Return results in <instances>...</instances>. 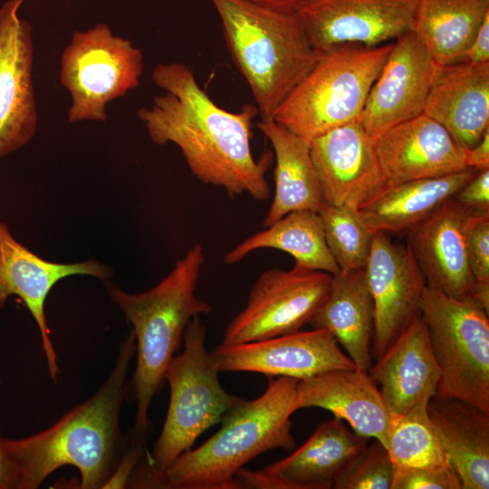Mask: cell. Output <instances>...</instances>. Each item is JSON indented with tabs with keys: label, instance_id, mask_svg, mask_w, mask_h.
<instances>
[{
	"label": "cell",
	"instance_id": "cell-7",
	"mask_svg": "<svg viewBox=\"0 0 489 489\" xmlns=\"http://www.w3.org/2000/svg\"><path fill=\"white\" fill-rule=\"evenodd\" d=\"M392 43L376 47L342 45L321 53L273 120L309 142L334 129L360 121Z\"/></svg>",
	"mask_w": 489,
	"mask_h": 489
},
{
	"label": "cell",
	"instance_id": "cell-24",
	"mask_svg": "<svg viewBox=\"0 0 489 489\" xmlns=\"http://www.w3.org/2000/svg\"><path fill=\"white\" fill-rule=\"evenodd\" d=\"M309 323L312 329L330 331L356 368L368 372L372 366L375 312L365 268L332 275Z\"/></svg>",
	"mask_w": 489,
	"mask_h": 489
},
{
	"label": "cell",
	"instance_id": "cell-32",
	"mask_svg": "<svg viewBox=\"0 0 489 489\" xmlns=\"http://www.w3.org/2000/svg\"><path fill=\"white\" fill-rule=\"evenodd\" d=\"M395 466L387 447L374 439L354 455L334 480V489H391Z\"/></svg>",
	"mask_w": 489,
	"mask_h": 489
},
{
	"label": "cell",
	"instance_id": "cell-28",
	"mask_svg": "<svg viewBox=\"0 0 489 489\" xmlns=\"http://www.w3.org/2000/svg\"><path fill=\"white\" fill-rule=\"evenodd\" d=\"M489 14V0H418L411 30L439 66L462 61Z\"/></svg>",
	"mask_w": 489,
	"mask_h": 489
},
{
	"label": "cell",
	"instance_id": "cell-12",
	"mask_svg": "<svg viewBox=\"0 0 489 489\" xmlns=\"http://www.w3.org/2000/svg\"><path fill=\"white\" fill-rule=\"evenodd\" d=\"M374 302L371 356L378 360L419 316L427 283L408 244L373 234L365 267Z\"/></svg>",
	"mask_w": 489,
	"mask_h": 489
},
{
	"label": "cell",
	"instance_id": "cell-35",
	"mask_svg": "<svg viewBox=\"0 0 489 489\" xmlns=\"http://www.w3.org/2000/svg\"><path fill=\"white\" fill-rule=\"evenodd\" d=\"M467 253L475 280L489 282V212L475 218L468 235Z\"/></svg>",
	"mask_w": 489,
	"mask_h": 489
},
{
	"label": "cell",
	"instance_id": "cell-39",
	"mask_svg": "<svg viewBox=\"0 0 489 489\" xmlns=\"http://www.w3.org/2000/svg\"><path fill=\"white\" fill-rule=\"evenodd\" d=\"M17 482L14 468L8 460L0 435V489H16Z\"/></svg>",
	"mask_w": 489,
	"mask_h": 489
},
{
	"label": "cell",
	"instance_id": "cell-38",
	"mask_svg": "<svg viewBox=\"0 0 489 489\" xmlns=\"http://www.w3.org/2000/svg\"><path fill=\"white\" fill-rule=\"evenodd\" d=\"M466 166L478 171L489 169V129L481 140L467 151Z\"/></svg>",
	"mask_w": 489,
	"mask_h": 489
},
{
	"label": "cell",
	"instance_id": "cell-17",
	"mask_svg": "<svg viewBox=\"0 0 489 489\" xmlns=\"http://www.w3.org/2000/svg\"><path fill=\"white\" fill-rule=\"evenodd\" d=\"M72 275H88L108 282L113 272L95 259L72 264L47 261L18 242L0 220V308L13 295L23 301L37 324L48 373L55 382L58 359L50 338L44 304L54 284Z\"/></svg>",
	"mask_w": 489,
	"mask_h": 489
},
{
	"label": "cell",
	"instance_id": "cell-41",
	"mask_svg": "<svg viewBox=\"0 0 489 489\" xmlns=\"http://www.w3.org/2000/svg\"><path fill=\"white\" fill-rule=\"evenodd\" d=\"M467 297L489 312V282L475 281Z\"/></svg>",
	"mask_w": 489,
	"mask_h": 489
},
{
	"label": "cell",
	"instance_id": "cell-3",
	"mask_svg": "<svg viewBox=\"0 0 489 489\" xmlns=\"http://www.w3.org/2000/svg\"><path fill=\"white\" fill-rule=\"evenodd\" d=\"M298 380L269 378L261 396L242 398L224 416L218 431L180 455L152 488L234 489L235 474L249 461L270 450L293 449L291 416Z\"/></svg>",
	"mask_w": 489,
	"mask_h": 489
},
{
	"label": "cell",
	"instance_id": "cell-2",
	"mask_svg": "<svg viewBox=\"0 0 489 489\" xmlns=\"http://www.w3.org/2000/svg\"><path fill=\"white\" fill-rule=\"evenodd\" d=\"M134 353L135 338L130 331L120 345L111 372L92 396L39 433L19 439L3 437L15 473L16 489H36L64 465L79 471L78 488H103L126 444L120 415Z\"/></svg>",
	"mask_w": 489,
	"mask_h": 489
},
{
	"label": "cell",
	"instance_id": "cell-23",
	"mask_svg": "<svg viewBox=\"0 0 489 489\" xmlns=\"http://www.w3.org/2000/svg\"><path fill=\"white\" fill-rule=\"evenodd\" d=\"M376 360L368 373L391 415L405 414L417 402L436 395L440 371L422 316Z\"/></svg>",
	"mask_w": 489,
	"mask_h": 489
},
{
	"label": "cell",
	"instance_id": "cell-26",
	"mask_svg": "<svg viewBox=\"0 0 489 489\" xmlns=\"http://www.w3.org/2000/svg\"><path fill=\"white\" fill-rule=\"evenodd\" d=\"M478 170L466 168L442 177L387 185L357 213L372 234L407 232L453 197Z\"/></svg>",
	"mask_w": 489,
	"mask_h": 489
},
{
	"label": "cell",
	"instance_id": "cell-10",
	"mask_svg": "<svg viewBox=\"0 0 489 489\" xmlns=\"http://www.w3.org/2000/svg\"><path fill=\"white\" fill-rule=\"evenodd\" d=\"M331 274L295 265L264 272L245 307L227 325L222 344L265 340L300 331L323 301Z\"/></svg>",
	"mask_w": 489,
	"mask_h": 489
},
{
	"label": "cell",
	"instance_id": "cell-37",
	"mask_svg": "<svg viewBox=\"0 0 489 489\" xmlns=\"http://www.w3.org/2000/svg\"><path fill=\"white\" fill-rule=\"evenodd\" d=\"M461 62H489V14L484 17Z\"/></svg>",
	"mask_w": 489,
	"mask_h": 489
},
{
	"label": "cell",
	"instance_id": "cell-9",
	"mask_svg": "<svg viewBox=\"0 0 489 489\" xmlns=\"http://www.w3.org/2000/svg\"><path fill=\"white\" fill-rule=\"evenodd\" d=\"M142 72L141 50L115 35L109 24L74 31L59 72L60 83L72 98L68 122H106L108 103L136 89Z\"/></svg>",
	"mask_w": 489,
	"mask_h": 489
},
{
	"label": "cell",
	"instance_id": "cell-30",
	"mask_svg": "<svg viewBox=\"0 0 489 489\" xmlns=\"http://www.w3.org/2000/svg\"><path fill=\"white\" fill-rule=\"evenodd\" d=\"M422 399L402 415H391L387 449L395 467L449 465Z\"/></svg>",
	"mask_w": 489,
	"mask_h": 489
},
{
	"label": "cell",
	"instance_id": "cell-4",
	"mask_svg": "<svg viewBox=\"0 0 489 489\" xmlns=\"http://www.w3.org/2000/svg\"><path fill=\"white\" fill-rule=\"evenodd\" d=\"M204 259L203 246L195 244L156 286L139 293L105 282L110 299L131 324L135 338L137 360L130 383L137 402L134 427H151V401L165 380L188 322L212 312L210 304L196 294Z\"/></svg>",
	"mask_w": 489,
	"mask_h": 489
},
{
	"label": "cell",
	"instance_id": "cell-13",
	"mask_svg": "<svg viewBox=\"0 0 489 489\" xmlns=\"http://www.w3.org/2000/svg\"><path fill=\"white\" fill-rule=\"evenodd\" d=\"M440 67L412 30L397 38L360 117L366 132L375 139L390 128L424 113Z\"/></svg>",
	"mask_w": 489,
	"mask_h": 489
},
{
	"label": "cell",
	"instance_id": "cell-16",
	"mask_svg": "<svg viewBox=\"0 0 489 489\" xmlns=\"http://www.w3.org/2000/svg\"><path fill=\"white\" fill-rule=\"evenodd\" d=\"M310 150L328 205L358 211L387 186L375 140L360 121L312 139Z\"/></svg>",
	"mask_w": 489,
	"mask_h": 489
},
{
	"label": "cell",
	"instance_id": "cell-29",
	"mask_svg": "<svg viewBox=\"0 0 489 489\" xmlns=\"http://www.w3.org/2000/svg\"><path fill=\"white\" fill-rule=\"evenodd\" d=\"M273 248L292 256L295 265L331 275L340 268L331 254L319 212L299 210L288 213L264 230L250 235L224 256L233 264L258 249Z\"/></svg>",
	"mask_w": 489,
	"mask_h": 489
},
{
	"label": "cell",
	"instance_id": "cell-11",
	"mask_svg": "<svg viewBox=\"0 0 489 489\" xmlns=\"http://www.w3.org/2000/svg\"><path fill=\"white\" fill-rule=\"evenodd\" d=\"M418 0H311L296 13L321 54L342 45L376 47L411 30Z\"/></svg>",
	"mask_w": 489,
	"mask_h": 489
},
{
	"label": "cell",
	"instance_id": "cell-15",
	"mask_svg": "<svg viewBox=\"0 0 489 489\" xmlns=\"http://www.w3.org/2000/svg\"><path fill=\"white\" fill-rule=\"evenodd\" d=\"M24 1L8 0L0 8V158L27 145L38 125L33 31L18 15Z\"/></svg>",
	"mask_w": 489,
	"mask_h": 489
},
{
	"label": "cell",
	"instance_id": "cell-1",
	"mask_svg": "<svg viewBox=\"0 0 489 489\" xmlns=\"http://www.w3.org/2000/svg\"><path fill=\"white\" fill-rule=\"evenodd\" d=\"M151 77L166 93L138 110L150 139L158 145L176 144L198 180L224 189L229 197L268 199L265 171L270 155L256 160L251 148L256 106L244 105L238 112L218 107L183 62H160Z\"/></svg>",
	"mask_w": 489,
	"mask_h": 489
},
{
	"label": "cell",
	"instance_id": "cell-25",
	"mask_svg": "<svg viewBox=\"0 0 489 489\" xmlns=\"http://www.w3.org/2000/svg\"><path fill=\"white\" fill-rule=\"evenodd\" d=\"M430 421L462 489L489 488V413L455 398H432Z\"/></svg>",
	"mask_w": 489,
	"mask_h": 489
},
{
	"label": "cell",
	"instance_id": "cell-8",
	"mask_svg": "<svg viewBox=\"0 0 489 489\" xmlns=\"http://www.w3.org/2000/svg\"><path fill=\"white\" fill-rule=\"evenodd\" d=\"M489 312L472 299L427 286L421 302L439 368L437 398H455L489 413Z\"/></svg>",
	"mask_w": 489,
	"mask_h": 489
},
{
	"label": "cell",
	"instance_id": "cell-18",
	"mask_svg": "<svg viewBox=\"0 0 489 489\" xmlns=\"http://www.w3.org/2000/svg\"><path fill=\"white\" fill-rule=\"evenodd\" d=\"M334 417L322 422L287 457L258 470L241 468L234 489H330L339 473L366 445Z\"/></svg>",
	"mask_w": 489,
	"mask_h": 489
},
{
	"label": "cell",
	"instance_id": "cell-20",
	"mask_svg": "<svg viewBox=\"0 0 489 489\" xmlns=\"http://www.w3.org/2000/svg\"><path fill=\"white\" fill-rule=\"evenodd\" d=\"M374 140L388 186L442 177L468 168L467 150L425 113L390 128Z\"/></svg>",
	"mask_w": 489,
	"mask_h": 489
},
{
	"label": "cell",
	"instance_id": "cell-22",
	"mask_svg": "<svg viewBox=\"0 0 489 489\" xmlns=\"http://www.w3.org/2000/svg\"><path fill=\"white\" fill-rule=\"evenodd\" d=\"M424 113L442 125L465 150L489 129V62L441 66Z\"/></svg>",
	"mask_w": 489,
	"mask_h": 489
},
{
	"label": "cell",
	"instance_id": "cell-34",
	"mask_svg": "<svg viewBox=\"0 0 489 489\" xmlns=\"http://www.w3.org/2000/svg\"><path fill=\"white\" fill-rule=\"evenodd\" d=\"M150 429L151 427L146 428L132 427L126 436V444L116 467L103 488L129 487L134 471L147 453V441Z\"/></svg>",
	"mask_w": 489,
	"mask_h": 489
},
{
	"label": "cell",
	"instance_id": "cell-19",
	"mask_svg": "<svg viewBox=\"0 0 489 489\" xmlns=\"http://www.w3.org/2000/svg\"><path fill=\"white\" fill-rule=\"evenodd\" d=\"M483 213L451 197L409 228L408 246L427 286L455 298H466L474 285L467 253L470 229Z\"/></svg>",
	"mask_w": 489,
	"mask_h": 489
},
{
	"label": "cell",
	"instance_id": "cell-40",
	"mask_svg": "<svg viewBox=\"0 0 489 489\" xmlns=\"http://www.w3.org/2000/svg\"><path fill=\"white\" fill-rule=\"evenodd\" d=\"M254 4L288 12H297L311 0H248Z\"/></svg>",
	"mask_w": 489,
	"mask_h": 489
},
{
	"label": "cell",
	"instance_id": "cell-33",
	"mask_svg": "<svg viewBox=\"0 0 489 489\" xmlns=\"http://www.w3.org/2000/svg\"><path fill=\"white\" fill-rule=\"evenodd\" d=\"M391 489H462L450 465L395 467Z\"/></svg>",
	"mask_w": 489,
	"mask_h": 489
},
{
	"label": "cell",
	"instance_id": "cell-14",
	"mask_svg": "<svg viewBox=\"0 0 489 489\" xmlns=\"http://www.w3.org/2000/svg\"><path fill=\"white\" fill-rule=\"evenodd\" d=\"M210 354L219 372H255L269 378L303 379L329 370L356 368L324 329L300 330L233 345L221 343Z\"/></svg>",
	"mask_w": 489,
	"mask_h": 489
},
{
	"label": "cell",
	"instance_id": "cell-31",
	"mask_svg": "<svg viewBox=\"0 0 489 489\" xmlns=\"http://www.w3.org/2000/svg\"><path fill=\"white\" fill-rule=\"evenodd\" d=\"M328 248L340 272L366 267L373 234L357 211L325 204L319 211Z\"/></svg>",
	"mask_w": 489,
	"mask_h": 489
},
{
	"label": "cell",
	"instance_id": "cell-36",
	"mask_svg": "<svg viewBox=\"0 0 489 489\" xmlns=\"http://www.w3.org/2000/svg\"><path fill=\"white\" fill-rule=\"evenodd\" d=\"M453 197L467 208L489 212V169L478 171Z\"/></svg>",
	"mask_w": 489,
	"mask_h": 489
},
{
	"label": "cell",
	"instance_id": "cell-21",
	"mask_svg": "<svg viewBox=\"0 0 489 489\" xmlns=\"http://www.w3.org/2000/svg\"><path fill=\"white\" fill-rule=\"evenodd\" d=\"M321 408L347 421L353 432L387 446L391 413L367 371L341 369L299 379L294 408Z\"/></svg>",
	"mask_w": 489,
	"mask_h": 489
},
{
	"label": "cell",
	"instance_id": "cell-6",
	"mask_svg": "<svg viewBox=\"0 0 489 489\" xmlns=\"http://www.w3.org/2000/svg\"><path fill=\"white\" fill-rule=\"evenodd\" d=\"M206 328L199 315L187 324L183 350L168 363L165 380L169 403L160 434L151 454L134 471L129 487L152 488L155 481L197 437L221 422L242 400L227 392L218 379V369L205 346Z\"/></svg>",
	"mask_w": 489,
	"mask_h": 489
},
{
	"label": "cell",
	"instance_id": "cell-5",
	"mask_svg": "<svg viewBox=\"0 0 489 489\" xmlns=\"http://www.w3.org/2000/svg\"><path fill=\"white\" fill-rule=\"evenodd\" d=\"M227 50L246 80L261 120L279 106L316 64L312 44L296 12L248 0H211Z\"/></svg>",
	"mask_w": 489,
	"mask_h": 489
},
{
	"label": "cell",
	"instance_id": "cell-27",
	"mask_svg": "<svg viewBox=\"0 0 489 489\" xmlns=\"http://www.w3.org/2000/svg\"><path fill=\"white\" fill-rule=\"evenodd\" d=\"M257 126L270 141L275 157L274 196L263 226L293 211L319 212L326 203L312 160L310 142L273 119L261 120Z\"/></svg>",
	"mask_w": 489,
	"mask_h": 489
}]
</instances>
